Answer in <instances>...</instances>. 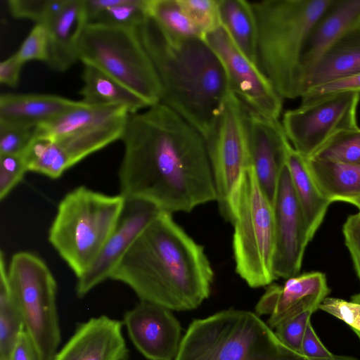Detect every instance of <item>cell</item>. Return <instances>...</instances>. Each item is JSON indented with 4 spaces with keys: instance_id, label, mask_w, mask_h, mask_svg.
<instances>
[{
    "instance_id": "cell-1",
    "label": "cell",
    "mask_w": 360,
    "mask_h": 360,
    "mask_svg": "<svg viewBox=\"0 0 360 360\" xmlns=\"http://www.w3.org/2000/svg\"><path fill=\"white\" fill-rule=\"evenodd\" d=\"M120 140L124 148L120 194L126 200L147 201L169 213L217 200L203 137L166 105L129 114Z\"/></svg>"
},
{
    "instance_id": "cell-2",
    "label": "cell",
    "mask_w": 360,
    "mask_h": 360,
    "mask_svg": "<svg viewBox=\"0 0 360 360\" xmlns=\"http://www.w3.org/2000/svg\"><path fill=\"white\" fill-rule=\"evenodd\" d=\"M110 279L128 285L141 301L170 310L197 308L210 296L214 271L204 248L161 211L122 258Z\"/></svg>"
},
{
    "instance_id": "cell-3",
    "label": "cell",
    "mask_w": 360,
    "mask_h": 360,
    "mask_svg": "<svg viewBox=\"0 0 360 360\" xmlns=\"http://www.w3.org/2000/svg\"><path fill=\"white\" fill-rule=\"evenodd\" d=\"M134 31L155 69L160 102L207 141L232 94L221 60L205 39L169 38L149 15Z\"/></svg>"
},
{
    "instance_id": "cell-4",
    "label": "cell",
    "mask_w": 360,
    "mask_h": 360,
    "mask_svg": "<svg viewBox=\"0 0 360 360\" xmlns=\"http://www.w3.org/2000/svg\"><path fill=\"white\" fill-rule=\"evenodd\" d=\"M331 1H250L257 27V66L283 99L302 96L304 46Z\"/></svg>"
},
{
    "instance_id": "cell-5",
    "label": "cell",
    "mask_w": 360,
    "mask_h": 360,
    "mask_svg": "<svg viewBox=\"0 0 360 360\" xmlns=\"http://www.w3.org/2000/svg\"><path fill=\"white\" fill-rule=\"evenodd\" d=\"M174 360H317L285 346L257 314L226 309L193 320Z\"/></svg>"
},
{
    "instance_id": "cell-6",
    "label": "cell",
    "mask_w": 360,
    "mask_h": 360,
    "mask_svg": "<svg viewBox=\"0 0 360 360\" xmlns=\"http://www.w3.org/2000/svg\"><path fill=\"white\" fill-rule=\"evenodd\" d=\"M126 199L79 186L58 204L49 240L78 278L96 259L115 229Z\"/></svg>"
},
{
    "instance_id": "cell-7",
    "label": "cell",
    "mask_w": 360,
    "mask_h": 360,
    "mask_svg": "<svg viewBox=\"0 0 360 360\" xmlns=\"http://www.w3.org/2000/svg\"><path fill=\"white\" fill-rule=\"evenodd\" d=\"M229 221L234 228L233 250L237 274L251 288L271 284L276 279L273 271L274 209L250 166L243 173L232 197Z\"/></svg>"
},
{
    "instance_id": "cell-8",
    "label": "cell",
    "mask_w": 360,
    "mask_h": 360,
    "mask_svg": "<svg viewBox=\"0 0 360 360\" xmlns=\"http://www.w3.org/2000/svg\"><path fill=\"white\" fill-rule=\"evenodd\" d=\"M79 58L115 78L150 106L160 103L162 90L153 64L134 30L87 24L78 44Z\"/></svg>"
},
{
    "instance_id": "cell-9",
    "label": "cell",
    "mask_w": 360,
    "mask_h": 360,
    "mask_svg": "<svg viewBox=\"0 0 360 360\" xmlns=\"http://www.w3.org/2000/svg\"><path fill=\"white\" fill-rule=\"evenodd\" d=\"M7 275L22 314L25 330L42 360H53L61 340L57 283L53 274L36 255L19 252L13 255Z\"/></svg>"
},
{
    "instance_id": "cell-10",
    "label": "cell",
    "mask_w": 360,
    "mask_h": 360,
    "mask_svg": "<svg viewBox=\"0 0 360 360\" xmlns=\"http://www.w3.org/2000/svg\"><path fill=\"white\" fill-rule=\"evenodd\" d=\"M220 210L227 220L240 179L249 167L245 106L233 93L212 135L205 141Z\"/></svg>"
},
{
    "instance_id": "cell-11",
    "label": "cell",
    "mask_w": 360,
    "mask_h": 360,
    "mask_svg": "<svg viewBox=\"0 0 360 360\" xmlns=\"http://www.w3.org/2000/svg\"><path fill=\"white\" fill-rule=\"evenodd\" d=\"M357 93L339 94L288 110L281 124L292 148L309 159L335 134L357 127Z\"/></svg>"
},
{
    "instance_id": "cell-12",
    "label": "cell",
    "mask_w": 360,
    "mask_h": 360,
    "mask_svg": "<svg viewBox=\"0 0 360 360\" xmlns=\"http://www.w3.org/2000/svg\"><path fill=\"white\" fill-rule=\"evenodd\" d=\"M128 115L55 141L34 138L25 153L28 172L59 178L89 155L120 139Z\"/></svg>"
},
{
    "instance_id": "cell-13",
    "label": "cell",
    "mask_w": 360,
    "mask_h": 360,
    "mask_svg": "<svg viewBox=\"0 0 360 360\" xmlns=\"http://www.w3.org/2000/svg\"><path fill=\"white\" fill-rule=\"evenodd\" d=\"M204 39L221 60L232 93L252 111L278 120L283 98L258 66L236 46L224 29L220 27Z\"/></svg>"
},
{
    "instance_id": "cell-14",
    "label": "cell",
    "mask_w": 360,
    "mask_h": 360,
    "mask_svg": "<svg viewBox=\"0 0 360 360\" xmlns=\"http://www.w3.org/2000/svg\"><path fill=\"white\" fill-rule=\"evenodd\" d=\"M273 209V271L276 279H288L299 274L306 247L311 239L286 163L279 176Z\"/></svg>"
},
{
    "instance_id": "cell-15",
    "label": "cell",
    "mask_w": 360,
    "mask_h": 360,
    "mask_svg": "<svg viewBox=\"0 0 360 360\" xmlns=\"http://www.w3.org/2000/svg\"><path fill=\"white\" fill-rule=\"evenodd\" d=\"M156 205L141 200H126L117 224L90 268L77 278L76 293L83 297L110 278L122 258L149 223L161 212Z\"/></svg>"
},
{
    "instance_id": "cell-16",
    "label": "cell",
    "mask_w": 360,
    "mask_h": 360,
    "mask_svg": "<svg viewBox=\"0 0 360 360\" xmlns=\"http://www.w3.org/2000/svg\"><path fill=\"white\" fill-rule=\"evenodd\" d=\"M128 335L148 360H174L181 342V327L172 310L141 301L123 317Z\"/></svg>"
},
{
    "instance_id": "cell-17",
    "label": "cell",
    "mask_w": 360,
    "mask_h": 360,
    "mask_svg": "<svg viewBox=\"0 0 360 360\" xmlns=\"http://www.w3.org/2000/svg\"><path fill=\"white\" fill-rule=\"evenodd\" d=\"M245 122L250 165L273 206L279 176L291 144L279 120L262 116L245 106Z\"/></svg>"
},
{
    "instance_id": "cell-18",
    "label": "cell",
    "mask_w": 360,
    "mask_h": 360,
    "mask_svg": "<svg viewBox=\"0 0 360 360\" xmlns=\"http://www.w3.org/2000/svg\"><path fill=\"white\" fill-rule=\"evenodd\" d=\"M330 292L326 275L307 272L286 279L283 285L271 283L255 307L257 315H269L268 325L275 328L281 322L304 311L319 309Z\"/></svg>"
},
{
    "instance_id": "cell-19",
    "label": "cell",
    "mask_w": 360,
    "mask_h": 360,
    "mask_svg": "<svg viewBox=\"0 0 360 360\" xmlns=\"http://www.w3.org/2000/svg\"><path fill=\"white\" fill-rule=\"evenodd\" d=\"M123 325L104 315L80 323L53 360H128Z\"/></svg>"
},
{
    "instance_id": "cell-20",
    "label": "cell",
    "mask_w": 360,
    "mask_h": 360,
    "mask_svg": "<svg viewBox=\"0 0 360 360\" xmlns=\"http://www.w3.org/2000/svg\"><path fill=\"white\" fill-rule=\"evenodd\" d=\"M359 22L360 0L331 1L312 27L304 46L301 60L303 91L305 77L322 53Z\"/></svg>"
},
{
    "instance_id": "cell-21",
    "label": "cell",
    "mask_w": 360,
    "mask_h": 360,
    "mask_svg": "<svg viewBox=\"0 0 360 360\" xmlns=\"http://www.w3.org/2000/svg\"><path fill=\"white\" fill-rule=\"evenodd\" d=\"M87 25L82 0H68L64 8L45 25L49 32L48 66L63 72L79 60L78 44Z\"/></svg>"
},
{
    "instance_id": "cell-22",
    "label": "cell",
    "mask_w": 360,
    "mask_h": 360,
    "mask_svg": "<svg viewBox=\"0 0 360 360\" xmlns=\"http://www.w3.org/2000/svg\"><path fill=\"white\" fill-rule=\"evenodd\" d=\"M82 103L51 94H1L0 123L36 128Z\"/></svg>"
},
{
    "instance_id": "cell-23",
    "label": "cell",
    "mask_w": 360,
    "mask_h": 360,
    "mask_svg": "<svg viewBox=\"0 0 360 360\" xmlns=\"http://www.w3.org/2000/svg\"><path fill=\"white\" fill-rule=\"evenodd\" d=\"M359 72L360 22L345 32L322 53L305 77L303 94L312 88Z\"/></svg>"
},
{
    "instance_id": "cell-24",
    "label": "cell",
    "mask_w": 360,
    "mask_h": 360,
    "mask_svg": "<svg viewBox=\"0 0 360 360\" xmlns=\"http://www.w3.org/2000/svg\"><path fill=\"white\" fill-rule=\"evenodd\" d=\"M286 166L311 240L322 224L331 202L325 197L315 182L307 158L297 152L291 145L287 152Z\"/></svg>"
},
{
    "instance_id": "cell-25",
    "label": "cell",
    "mask_w": 360,
    "mask_h": 360,
    "mask_svg": "<svg viewBox=\"0 0 360 360\" xmlns=\"http://www.w3.org/2000/svg\"><path fill=\"white\" fill-rule=\"evenodd\" d=\"M129 114L127 109L122 105H89L83 102L82 105L37 127L33 137L55 141Z\"/></svg>"
},
{
    "instance_id": "cell-26",
    "label": "cell",
    "mask_w": 360,
    "mask_h": 360,
    "mask_svg": "<svg viewBox=\"0 0 360 360\" xmlns=\"http://www.w3.org/2000/svg\"><path fill=\"white\" fill-rule=\"evenodd\" d=\"M79 91L84 103L89 105H117L134 114L150 107L140 96L97 68L84 64Z\"/></svg>"
},
{
    "instance_id": "cell-27",
    "label": "cell",
    "mask_w": 360,
    "mask_h": 360,
    "mask_svg": "<svg viewBox=\"0 0 360 360\" xmlns=\"http://www.w3.org/2000/svg\"><path fill=\"white\" fill-rule=\"evenodd\" d=\"M307 162L315 182L331 203L354 205L360 200V166L315 158L307 159Z\"/></svg>"
},
{
    "instance_id": "cell-28",
    "label": "cell",
    "mask_w": 360,
    "mask_h": 360,
    "mask_svg": "<svg viewBox=\"0 0 360 360\" xmlns=\"http://www.w3.org/2000/svg\"><path fill=\"white\" fill-rule=\"evenodd\" d=\"M221 25L240 51L257 65V27L250 2L218 0Z\"/></svg>"
},
{
    "instance_id": "cell-29",
    "label": "cell",
    "mask_w": 360,
    "mask_h": 360,
    "mask_svg": "<svg viewBox=\"0 0 360 360\" xmlns=\"http://www.w3.org/2000/svg\"><path fill=\"white\" fill-rule=\"evenodd\" d=\"M87 24L134 30L148 16V0H82Z\"/></svg>"
},
{
    "instance_id": "cell-30",
    "label": "cell",
    "mask_w": 360,
    "mask_h": 360,
    "mask_svg": "<svg viewBox=\"0 0 360 360\" xmlns=\"http://www.w3.org/2000/svg\"><path fill=\"white\" fill-rule=\"evenodd\" d=\"M22 314L10 285L3 252L0 255V360H10L21 332Z\"/></svg>"
},
{
    "instance_id": "cell-31",
    "label": "cell",
    "mask_w": 360,
    "mask_h": 360,
    "mask_svg": "<svg viewBox=\"0 0 360 360\" xmlns=\"http://www.w3.org/2000/svg\"><path fill=\"white\" fill-rule=\"evenodd\" d=\"M148 12L162 33L169 38H203L179 0H148Z\"/></svg>"
},
{
    "instance_id": "cell-32",
    "label": "cell",
    "mask_w": 360,
    "mask_h": 360,
    "mask_svg": "<svg viewBox=\"0 0 360 360\" xmlns=\"http://www.w3.org/2000/svg\"><path fill=\"white\" fill-rule=\"evenodd\" d=\"M311 158L360 166V128L357 126L338 132Z\"/></svg>"
},
{
    "instance_id": "cell-33",
    "label": "cell",
    "mask_w": 360,
    "mask_h": 360,
    "mask_svg": "<svg viewBox=\"0 0 360 360\" xmlns=\"http://www.w3.org/2000/svg\"><path fill=\"white\" fill-rule=\"evenodd\" d=\"M68 0H8L11 15L20 19L47 24L64 8Z\"/></svg>"
},
{
    "instance_id": "cell-34",
    "label": "cell",
    "mask_w": 360,
    "mask_h": 360,
    "mask_svg": "<svg viewBox=\"0 0 360 360\" xmlns=\"http://www.w3.org/2000/svg\"><path fill=\"white\" fill-rule=\"evenodd\" d=\"M179 2L203 38L221 27L218 0H179Z\"/></svg>"
},
{
    "instance_id": "cell-35",
    "label": "cell",
    "mask_w": 360,
    "mask_h": 360,
    "mask_svg": "<svg viewBox=\"0 0 360 360\" xmlns=\"http://www.w3.org/2000/svg\"><path fill=\"white\" fill-rule=\"evenodd\" d=\"M49 32L44 24H36L15 53L24 64L30 60L47 63L49 60Z\"/></svg>"
},
{
    "instance_id": "cell-36",
    "label": "cell",
    "mask_w": 360,
    "mask_h": 360,
    "mask_svg": "<svg viewBox=\"0 0 360 360\" xmlns=\"http://www.w3.org/2000/svg\"><path fill=\"white\" fill-rule=\"evenodd\" d=\"M28 172L25 156L0 155V199L6 198Z\"/></svg>"
},
{
    "instance_id": "cell-37",
    "label": "cell",
    "mask_w": 360,
    "mask_h": 360,
    "mask_svg": "<svg viewBox=\"0 0 360 360\" xmlns=\"http://www.w3.org/2000/svg\"><path fill=\"white\" fill-rule=\"evenodd\" d=\"M313 313L304 311L279 323L275 328L277 338L290 349L302 353V342Z\"/></svg>"
},
{
    "instance_id": "cell-38",
    "label": "cell",
    "mask_w": 360,
    "mask_h": 360,
    "mask_svg": "<svg viewBox=\"0 0 360 360\" xmlns=\"http://www.w3.org/2000/svg\"><path fill=\"white\" fill-rule=\"evenodd\" d=\"M34 129L0 123V155L22 154L33 139Z\"/></svg>"
},
{
    "instance_id": "cell-39",
    "label": "cell",
    "mask_w": 360,
    "mask_h": 360,
    "mask_svg": "<svg viewBox=\"0 0 360 360\" xmlns=\"http://www.w3.org/2000/svg\"><path fill=\"white\" fill-rule=\"evenodd\" d=\"M343 93L360 94V72L307 91L301 97V104H309L326 97Z\"/></svg>"
},
{
    "instance_id": "cell-40",
    "label": "cell",
    "mask_w": 360,
    "mask_h": 360,
    "mask_svg": "<svg viewBox=\"0 0 360 360\" xmlns=\"http://www.w3.org/2000/svg\"><path fill=\"white\" fill-rule=\"evenodd\" d=\"M319 309L346 323L356 335L360 334V303L327 297Z\"/></svg>"
},
{
    "instance_id": "cell-41",
    "label": "cell",
    "mask_w": 360,
    "mask_h": 360,
    "mask_svg": "<svg viewBox=\"0 0 360 360\" xmlns=\"http://www.w3.org/2000/svg\"><path fill=\"white\" fill-rule=\"evenodd\" d=\"M342 232L356 274L360 280V211L348 217Z\"/></svg>"
},
{
    "instance_id": "cell-42",
    "label": "cell",
    "mask_w": 360,
    "mask_h": 360,
    "mask_svg": "<svg viewBox=\"0 0 360 360\" xmlns=\"http://www.w3.org/2000/svg\"><path fill=\"white\" fill-rule=\"evenodd\" d=\"M302 353L307 356L324 358L331 356V353L322 343L311 321L308 323L302 342Z\"/></svg>"
},
{
    "instance_id": "cell-43",
    "label": "cell",
    "mask_w": 360,
    "mask_h": 360,
    "mask_svg": "<svg viewBox=\"0 0 360 360\" xmlns=\"http://www.w3.org/2000/svg\"><path fill=\"white\" fill-rule=\"evenodd\" d=\"M10 360H42L34 341L25 329L20 334Z\"/></svg>"
},
{
    "instance_id": "cell-44",
    "label": "cell",
    "mask_w": 360,
    "mask_h": 360,
    "mask_svg": "<svg viewBox=\"0 0 360 360\" xmlns=\"http://www.w3.org/2000/svg\"><path fill=\"white\" fill-rule=\"evenodd\" d=\"M23 63L15 53L0 63V82L15 87L17 86Z\"/></svg>"
},
{
    "instance_id": "cell-45",
    "label": "cell",
    "mask_w": 360,
    "mask_h": 360,
    "mask_svg": "<svg viewBox=\"0 0 360 360\" xmlns=\"http://www.w3.org/2000/svg\"><path fill=\"white\" fill-rule=\"evenodd\" d=\"M354 205L356 206L360 211V200L357 201Z\"/></svg>"
}]
</instances>
